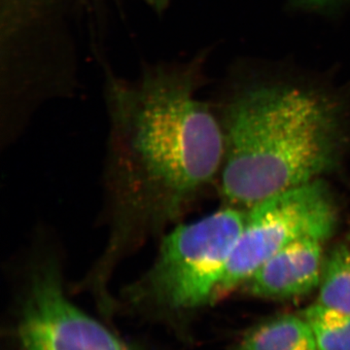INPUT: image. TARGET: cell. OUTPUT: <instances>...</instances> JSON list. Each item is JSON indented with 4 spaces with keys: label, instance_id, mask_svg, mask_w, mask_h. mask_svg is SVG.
<instances>
[{
    "label": "cell",
    "instance_id": "1",
    "mask_svg": "<svg viewBox=\"0 0 350 350\" xmlns=\"http://www.w3.org/2000/svg\"><path fill=\"white\" fill-rule=\"evenodd\" d=\"M103 170L105 245L76 288L111 308L113 276L126 260L179 224L220 174L222 124L178 70H153L111 87Z\"/></svg>",
    "mask_w": 350,
    "mask_h": 350
},
{
    "label": "cell",
    "instance_id": "2",
    "mask_svg": "<svg viewBox=\"0 0 350 350\" xmlns=\"http://www.w3.org/2000/svg\"><path fill=\"white\" fill-rule=\"evenodd\" d=\"M331 96L299 85L258 84L226 109L220 192L229 206L257 202L321 178L337 161L342 118Z\"/></svg>",
    "mask_w": 350,
    "mask_h": 350
},
{
    "label": "cell",
    "instance_id": "3",
    "mask_svg": "<svg viewBox=\"0 0 350 350\" xmlns=\"http://www.w3.org/2000/svg\"><path fill=\"white\" fill-rule=\"evenodd\" d=\"M246 211L231 206L177 224L159 239L149 268L124 289L131 306L179 317L217 300Z\"/></svg>",
    "mask_w": 350,
    "mask_h": 350
},
{
    "label": "cell",
    "instance_id": "4",
    "mask_svg": "<svg viewBox=\"0 0 350 350\" xmlns=\"http://www.w3.org/2000/svg\"><path fill=\"white\" fill-rule=\"evenodd\" d=\"M14 269L16 334L20 350H131L70 300L63 250L34 239Z\"/></svg>",
    "mask_w": 350,
    "mask_h": 350
},
{
    "label": "cell",
    "instance_id": "5",
    "mask_svg": "<svg viewBox=\"0 0 350 350\" xmlns=\"http://www.w3.org/2000/svg\"><path fill=\"white\" fill-rule=\"evenodd\" d=\"M337 220L335 202L321 178L282 191L250 207L218 288L217 300L247 282L265 262L289 244L306 238L327 241Z\"/></svg>",
    "mask_w": 350,
    "mask_h": 350
},
{
    "label": "cell",
    "instance_id": "6",
    "mask_svg": "<svg viewBox=\"0 0 350 350\" xmlns=\"http://www.w3.org/2000/svg\"><path fill=\"white\" fill-rule=\"evenodd\" d=\"M325 241L301 239L269 258L245 283L251 294L284 300L304 296L319 287L326 261Z\"/></svg>",
    "mask_w": 350,
    "mask_h": 350
},
{
    "label": "cell",
    "instance_id": "7",
    "mask_svg": "<svg viewBox=\"0 0 350 350\" xmlns=\"http://www.w3.org/2000/svg\"><path fill=\"white\" fill-rule=\"evenodd\" d=\"M237 350H319V347L304 317L284 314L248 332Z\"/></svg>",
    "mask_w": 350,
    "mask_h": 350
},
{
    "label": "cell",
    "instance_id": "8",
    "mask_svg": "<svg viewBox=\"0 0 350 350\" xmlns=\"http://www.w3.org/2000/svg\"><path fill=\"white\" fill-rule=\"evenodd\" d=\"M317 303L350 315V239L327 258Z\"/></svg>",
    "mask_w": 350,
    "mask_h": 350
},
{
    "label": "cell",
    "instance_id": "9",
    "mask_svg": "<svg viewBox=\"0 0 350 350\" xmlns=\"http://www.w3.org/2000/svg\"><path fill=\"white\" fill-rule=\"evenodd\" d=\"M304 319L312 328L319 350H350V315L317 303Z\"/></svg>",
    "mask_w": 350,
    "mask_h": 350
},
{
    "label": "cell",
    "instance_id": "10",
    "mask_svg": "<svg viewBox=\"0 0 350 350\" xmlns=\"http://www.w3.org/2000/svg\"><path fill=\"white\" fill-rule=\"evenodd\" d=\"M300 1L306 5L319 6L329 3L332 0H300Z\"/></svg>",
    "mask_w": 350,
    "mask_h": 350
},
{
    "label": "cell",
    "instance_id": "11",
    "mask_svg": "<svg viewBox=\"0 0 350 350\" xmlns=\"http://www.w3.org/2000/svg\"><path fill=\"white\" fill-rule=\"evenodd\" d=\"M154 2H159V3H160V2H163V0H153Z\"/></svg>",
    "mask_w": 350,
    "mask_h": 350
}]
</instances>
